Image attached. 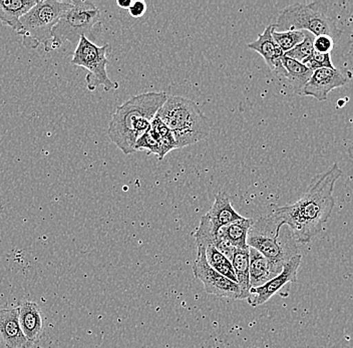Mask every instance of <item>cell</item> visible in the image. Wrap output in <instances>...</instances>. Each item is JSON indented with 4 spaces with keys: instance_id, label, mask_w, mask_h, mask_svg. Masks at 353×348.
<instances>
[{
    "instance_id": "3957f363",
    "label": "cell",
    "mask_w": 353,
    "mask_h": 348,
    "mask_svg": "<svg viewBox=\"0 0 353 348\" xmlns=\"http://www.w3.org/2000/svg\"><path fill=\"white\" fill-rule=\"evenodd\" d=\"M173 134L178 149L192 146L208 138L211 123L195 101L183 96H168L156 114Z\"/></svg>"
},
{
    "instance_id": "e0dca14e",
    "label": "cell",
    "mask_w": 353,
    "mask_h": 348,
    "mask_svg": "<svg viewBox=\"0 0 353 348\" xmlns=\"http://www.w3.org/2000/svg\"><path fill=\"white\" fill-rule=\"evenodd\" d=\"M281 61L282 67L285 70L284 78L288 79L295 94L302 96L304 88L312 76V70L303 63L286 56L282 57Z\"/></svg>"
},
{
    "instance_id": "7a4b0ae2",
    "label": "cell",
    "mask_w": 353,
    "mask_h": 348,
    "mask_svg": "<svg viewBox=\"0 0 353 348\" xmlns=\"http://www.w3.org/2000/svg\"><path fill=\"white\" fill-rule=\"evenodd\" d=\"M164 92L132 96L117 108L108 129L110 140L125 155L134 153L137 141L151 129L152 121L167 101Z\"/></svg>"
},
{
    "instance_id": "ba28073f",
    "label": "cell",
    "mask_w": 353,
    "mask_h": 348,
    "mask_svg": "<svg viewBox=\"0 0 353 348\" xmlns=\"http://www.w3.org/2000/svg\"><path fill=\"white\" fill-rule=\"evenodd\" d=\"M110 52L109 45H97L88 41L85 37H81L77 43L76 50L72 54V65L88 70L85 81L90 92H94L101 85H103L105 92L119 89V83L112 81L108 76V54Z\"/></svg>"
},
{
    "instance_id": "8992f818",
    "label": "cell",
    "mask_w": 353,
    "mask_h": 348,
    "mask_svg": "<svg viewBox=\"0 0 353 348\" xmlns=\"http://www.w3.org/2000/svg\"><path fill=\"white\" fill-rule=\"evenodd\" d=\"M276 28L286 30H301L314 35H328L339 39L342 32L336 21L328 14L327 4L323 1L295 3L287 6L278 15Z\"/></svg>"
},
{
    "instance_id": "9a60e30c",
    "label": "cell",
    "mask_w": 353,
    "mask_h": 348,
    "mask_svg": "<svg viewBox=\"0 0 353 348\" xmlns=\"http://www.w3.org/2000/svg\"><path fill=\"white\" fill-rule=\"evenodd\" d=\"M19 323L22 331L30 342L39 340L43 332L41 308L32 301H26L19 306Z\"/></svg>"
},
{
    "instance_id": "52a82bcc",
    "label": "cell",
    "mask_w": 353,
    "mask_h": 348,
    "mask_svg": "<svg viewBox=\"0 0 353 348\" xmlns=\"http://www.w3.org/2000/svg\"><path fill=\"white\" fill-rule=\"evenodd\" d=\"M72 6V1L43 0L33 6L19 21L17 34L26 48L35 50L52 39V30L59 19Z\"/></svg>"
},
{
    "instance_id": "4316f807",
    "label": "cell",
    "mask_w": 353,
    "mask_h": 348,
    "mask_svg": "<svg viewBox=\"0 0 353 348\" xmlns=\"http://www.w3.org/2000/svg\"><path fill=\"white\" fill-rule=\"evenodd\" d=\"M145 12H147V6H145V2L140 1V0L132 2V6L129 8L130 14L134 19L142 17Z\"/></svg>"
},
{
    "instance_id": "4fadbf2b",
    "label": "cell",
    "mask_w": 353,
    "mask_h": 348,
    "mask_svg": "<svg viewBox=\"0 0 353 348\" xmlns=\"http://www.w3.org/2000/svg\"><path fill=\"white\" fill-rule=\"evenodd\" d=\"M0 338L6 348H30L19 323V308H0Z\"/></svg>"
},
{
    "instance_id": "7402d4cb",
    "label": "cell",
    "mask_w": 353,
    "mask_h": 348,
    "mask_svg": "<svg viewBox=\"0 0 353 348\" xmlns=\"http://www.w3.org/2000/svg\"><path fill=\"white\" fill-rule=\"evenodd\" d=\"M134 150L136 152L147 151L150 154H154V155L158 156L160 161H162L165 155L170 153L169 149L165 146L162 139L159 138L151 129L137 141Z\"/></svg>"
},
{
    "instance_id": "83f0119b",
    "label": "cell",
    "mask_w": 353,
    "mask_h": 348,
    "mask_svg": "<svg viewBox=\"0 0 353 348\" xmlns=\"http://www.w3.org/2000/svg\"><path fill=\"white\" fill-rule=\"evenodd\" d=\"M117 4L120 6L121 8H125V10H129L130 6H132L131 0H118Z\"/></svg>"
},
{
    "instance_id": "d6986e66",
    "label": "cell",
    "mask_w": 353,
    "mask_h": 348,
    "mask_svg": "<svg viewBox=\"0 0 353 348\" xmlns=\"http://www.w3.org/2000/svg\"><path fill=\"white\" fill-rule=\"evenodd\" d=\"M249 256H250V284L251 288L259 287L264 285L277 275L273 272L272 267L268 260L263 255L260 254L255 249L249 247Z\"/></svg>"
},
{
    "instance_id": "ac0fdd59",
    "label": "cell",
    "mask_w": 353,
    "mask_h": 348,
    "mask_svg": "<svg viewBox=\"0 0 353 348\" xmlns=\"http://www.w3.org/2000/svg\"><path fill=\"white\" fill-rule=\"evenodd\" d=\"M253 224V219L243 218L221 228L218 236L224 241L228 242L235 249L248 248L247 237Z\"/></svg>"
},
{
    "instance_id": "cb8c5ba5",
    "label": "cell",
    "mask_w": 353,
    "mask_h": 348,
    "mask_svg": "<svg viewBox=\"0 0 353 348\" xmlns=\"http://www.w3.org/2000/svg\"><path fill=\"white\" fill-rule=\"evenodd\" d=\"M314 39V35L310 34V32H305V37H304L303 41L295 46L293 50H289L288 52L284 54V56L295 59V61H299V63H303L306 59L311 56L313 50H314V48H313Z\"/></svg>"
},
{
    "instance_id": "9c48e42d",
    "label": "cell",
    "mask_w": 353,
    "mask_h": 348,
    "mask_svg": "<svg viewBox=\"0 0 353 348\" xmlns=\"http://www.w3.org/2000/svg\"><path fill=\"white\" fill-rule=\"evenodd\" d=\"M194 276L204 284L209 294L220 298L242 299L241 289L235 282L223 276L209 265L204 246L197 245V258L193 264Z\"/></svg>"
},
{
    "instance_id": "f1b7e54d",
    "label": "cell",
    "mask_w": 353,
    "mask_h": 348,
    "mask_svg": "<svg viewBox=\"0 0 353 348\" xmlns=\"http://www.w3.org/2000/svg\"><path fill=\"white\" fill-rule=\"evenodd\" d=\"M348 155H350V158L353 161V147L348 150Z\"/></svg>"
},
{
    "instance_id": "603a6c76",
    "label": "cell",
    "mask_w": 353,
    "mask_h": 348,
    "mask_svg": "<svg viewBox=\"0 0 353 348\" xmlns=\"http://www.w3.org/2000/svg\"><path fill=\"white\" fill-rule=\"evenodd\" d=\"M272 37L275 43L281 48L284 54L293 50L295 46L301 43L305 37V32L301 30H286V32H277L276 28L272 32Z\"/></svg>"
},
{
    "instance_id": "44dd1931",
    "label": "cell",
    "mask_w": 353,
    "mask_h": 348,
    "mask_svg": "<svg viewBox=\"0 0 353 348\" xmlns=\"http://www.w3.org/2000/svg\"><path fill=\"white\" fill-rule=\"evenodd\" d=\"M202 246V245H201ZM205 250H206V259L207 262L214 270L217 271L223 276L227 277L230 279L231 281L237 283V279H236L235 272H234L233 266H232V262L228 258L224 256L220 251L216 249L215 246L212 244L204 246Z\"/></svg>"
},
{
    "instance_id": "6da1fadb",
    "label": "cell",
    "mask_w": 353,
    "mask_h": 348,
    "mask_svg": "<svg viewBox=\"0 0 353 348\" xmlns=\"http://www.w3.org/2000/svg\"><path fill=\"white\" fill-rule=\"evenodd\" d=\"M339 164L315 176L304 195L294 204L273 206L270 215L278 227L287 226L295 241L307 244L321 232L335 206L333 190L341 177Z\"/></svg>"
},
{
    "instance_id": "2e32d148",
    "label": "cell",
    "mask_w": 353,
    "mask_h": 348,
    "mask_svg": "<svg viewBox=\"0 0 353 348\" xmlns=\"http://www.w3.org/2000/svg\"><path fill=\"white\" fill-rule=\"evenodd\" d=\"M39 2V0H0V21L17 32L21 17Z\"/></svg>"
},
{
    "instance_id": "5bb4252c",
    "label": "cell",
    "mask_w": 353,
    "mask_h": 348,
    "mask_svg": "<svg viewBox=\"0 0 353 348\" xmlns=\"http://www.w3.org/2000/svg\"><path fill=\"white\" fill-rule=\"evenodd\" d=\"M214 234H219V230L227 225L243 219L232 206L230 199L223 192L216 194L215 201L209 212L205 215Z\"/></svg>"
},
{
    "instance_id": "7c38bea8",
    "label": "cell",
    "mask_w": 353,
    "mask_h": 348,
    "mask_svg": "<svg viewBox=\"0 0 353 348\" xmlns=\"http://www.w3.org/2000/svg\"><path fill=\"white\" fill-rule=\"evenodd\" d=\"M276 24H270L265 28L261 34L258 35V39L252 43H248V48L258 52L263 57L265 63L270 68L271 72L278 76H283L285 74L283 67H282V57L284 52L281 48L275 43L272 37V32L275 30Z\"/></svg>"
},
{
    "instance_id": "d4e9b609",
    "label": "cell",
    "mask_w": 353,
    "mask_h": 348,
    "mask_svg": "<svg viewBox=\"0 0 353 348\" xmlns=\"http://www.w3.org/2000/svg\"><path fill=\"white\" fill-rule=\"evenodd\" d=\"M303 65L310 68L312 72L320 70V68H335L331 61L330 54H320V52L313 50L311 56L303 61Z\"/></svg>"
},
{
    "instance_id": "f546056e",
    "label": "cell",
    "mask_w": 353,
    "mask_h": 348,
    "mask_svg": "<svg viewBox=\"0 0 353 348\" xmlns=\"http://www.w3.org/2000/svg\"><path fill=\"white\" fill-rule=\"evenodd\" d=\"M352 48L353 50V34H352Z\"/></svg>"
},
{
    "instance_id": "5b68a950",
    "label": "cell",
    "mask_w": 353,
    "mask_h": 348,
    "mask_svg": "<svg viewBox=\"0 0 353 348\" xmlns=\"http://www.w3.org/2000/svg\"><path fill=\"white\" fill-rule=\"evenodd\" d=\"M101 12L92 1L72 0V6L52 30V39L44 45L46 52L59 50L65 43H79L81 37L94 43L101 34Z\"/></svg>"
},
{
    "instance_id": "30bf717a",
    "label": "cell",
    "mask_w": 353,
    "mask_h": 348,
    "mask_svg": "<svg viewBox=\"0 0 353 348\" xmlns=\"http://www.w3.org/2000/svg\"><path fill=\"white\" fill-rule=\"evenodd\" d=\"M302 261V255L298 254L292 257L284 265L281 273L265 283L264 285L259 287L251 288L249 292L247 301L253 307L256 306L263 305L267 301L270 300L271 297L276 293L280 291L286 284L294 283L297 281V272L299 269L300 264Z\"/></svg>"
},
{
    "instance_id": "8fae6325",
    "label": "cell",
    "mask_w": 353,
    "mask_h": 348,
    "mask_svg": "<svg viewBox=\"0 0 353 348\" xmlns=\"http://www.w3.org/2000/svg\"><path fill=\"white\" fill-rule=\"evenodd\" d=\"M348 81L350 79L336 68H320L313 72L302 96H313L317 101H325L331 90L343 87Z\"/></svg>"
},
{
    "instance_id": "277c9868",
    "label": "cell",
    "mask_w": 353,
    "mask_h": 348,
    "mask_svg": "<svg viewBox=\"0 0 353 348\" xmlns=\"http://www.w3.org/2000/svg\"><path fill=\"white\" fill-rule=\"evenodd\" d=\"M247 245L268 260L276 275L281 273L289 260L300 254L288 227H278L270 213L254 222L247 237Z\"/></svg>"
},
{
    "instance_id": "484cf974",
    "label": "cell",
    "mask_w": 353,
    "mask_h": 348,
    "mask_svg": "<svg viewBox=\"0 0 353 348\" xmlns=\"http://www.w3.org/2000/svg\"><path fill=\"white\" fill-rule=\"evenodd\" d=\"M334 39L328 35H319L315 37L314 43H313V48L315 52L320 54H330L331 50L334 48Z\"/></svg>"
},
{
    "instance_id": "ffe728a7",
    "label": "cell",
    "mask_w": 353,
    "mask_h": 348,
    "mask_svg": "<svg viewBox=\"0 0 353 348\" xmlns=\"http://www.w3.org/2000/svg\"><path fill=\"white\" fill-rule=\"evenodd\" d=\"M231 262L236 279H237V284L241 289L242 299H247L251 289L250 273H249V267H250L249 247L235 249Z\"/></svg>"
}]
</instances>
